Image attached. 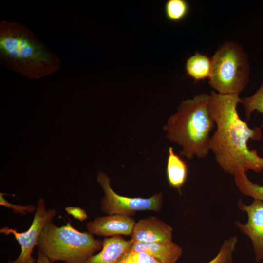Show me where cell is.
I'll return each instance as SVG.
<instances>
[{
  "mask_svg": "<svg viewBox=\"0 0 263 263\" xmlns=\"http://www.w3.org/2000/svg\"><path fill=\"white\" fill-rule=\"evenodd\" d=\"M209 110L216 130L211 136L209 149L223 171L231 175L239 168L247 172L263 170V157L247 145L249 140L260 141L261 127L250 128L239 117L237 105L242 103L239 95L221 94L212 91L209 94Z\"/></svg>",
  "mask_w": 263,
  "mask_h": 263,
  "instance_id": "cell-1",
  "label": "cell"
},
{
  "mask_svg": "<svg viewBox=\"0 0 263 263\" xmlns=\"http://www.w3.org/2000/svg\"><path fill=\"white\" fill-rule=\"evenodd\" d=\"M209 94L201 93L182 101L164 126L167 139L182 148L179 155L188 159L207 157L210 135L216 126L209 110Z\"/></svg>",
  "mask_w": 263,
  "mask_h": 263,
  "instance_id": "cell-2",
  "label": "cell"
},
{
  "mask_svg": "<svg viewBox=\"0 0 263 263\" xmlns=\"http://www.w3.org/2000/svg\"><path fill=\"white\" fill-rule=\"evenodd\" d=\"M102 246L103 241L88 232L78 231L71 222L59 227L52 220L43 228L37 246L51 263H84Z\"/></svg>",
  "mask_w": 263,
  "mask_h": 263,
  "instance_id": "cell-3",
  "label": "cell"
},
{
  "mask_svg": "<svg viewBox=\"0 0 263 263\" xmlns=\"http://www.w3.org/2000/svg\"><path fill=\"white\" fill-rule=\"evenodd\" d=\"M211 58L209 85L221 94H239L249 80L248 56L242 46L228 41L221 45Z\"/></svg>",
  "mask_w": 263,
  "mask_h": 263,
  "instance_id": "cell-4",
  "label": "cell"
},
{
  "mask_svg": "<svg viewBox=\"0 0 263 263\" xmlns=\"http://www.w3.org/2000/svg\"><path fill=\"white\" fill-rule=\"evenodd\" d=\"M97 180L104 192L100 209L105 214L131 217L137 211H158L161 207L163 200L161 193H156L148 198L123 196L113 190L110 185V179L105 173L99 172Z\"/></svg>",
  "mask_w": 263,
  "mask_h": 263,
  "instance_id": "cell-5",
  "label": "cell"
},
{
  "mask_svg": "<svg viewBox=\"0 0 263 263\" xmlns=\"http://www.w3.org/2000/svg\"><path fill=\"white\" fill-rule=\"evenodd\" d=\"M37 210L30 227L25 231L19 232L16 229L4 226L0 229V233L12 234L20 246L19 256L8 263H36L37 260L32 256L33 250L38 246L41 232L45 225L52 221L56 214L55 209H47L43 198L37 203Z\"/></svg>",
  "mask_w": 263,
  "mask_h": 263,
  "instance_id": "cell-6",
  "label": "cell"
},
{
  "mask_svg": "<svg viewBox=\"0 0 263 263\" xmlns=\"http://www.w3.org/2000/svg\"><path fill=\"white\" fill-rule=\"evenodd\" d=\"M0 49L1 54L9 59L35 64L48 63L49 54L43 46L24 35L6 32L1 35Z\"/></svg>",
  "mask_w": 263,
  "mask_h": 263,
  "instance_id": "cell-7",
  "label": "cell"
},
{
  "mask_svg": "<svg viewBox=\"0 0 263 263\" xmlns=\"http://www.w3.org/2000/svg\"><path fill=\"white\" fill-rule=\"evenodd\" d=\"M238 208L245 212L248 216L246 223L235 222L239 229L250 239L257 262L263 261V201L254 199L250 205L243 203L240 199L237 202Z\"/></svg>",
  "mask_w": 263,
  "mask_h": 263,
  "instance_id": "cell-8",
  "label": "cell"
},
{
  "mask_svg": "<svg viewBox=\"0 0 263 263\" xmlns=\"http://www.w3.org/2000/svg\"><path fill=\"white\" fill-rule=\"evenodd\" d=\"M133 243H151L172 240V228L155 217L135 222L131 234Z\"/></svg>",
  "mask_w": 263,
  "mask_h": 263,
  "instance_id": "cell-9",
  "label": "cell"
},
{
  "mask_svg": "<svg viewBox=\"0 0 263 263\" xmlns=\"http://www.w3.org/2000/svg\"><path fill=\"white\" fill-rule=\"evenodd\" d=\"M135 223L131 217L113 214L96 217L87 222L85 227L92 234L109 237L130 235Z\"/></svg>",
  "mask_w": 263,
  "mask_h": 263,
  "instance_id": "cell-10",
  "label": "cell"
},
{
  "mask_svg": "<svg viewBox=\"0 0 263 263\" xmlns=\"http://www.w3.org/2000/svg\"><path fill=\"white\" fill-rule=\"evenodd\" d=\"M131 250L147 253L161 263H176L182 248L172 240L151 243H133Z\"/></svg>",
  "mask_w": 263,
  "mask_h": 263,
  "instance_id": "cell-11",
  "label": "cell"
},
{
  "mask_svg": "<svg viewBox=\"0 0 263 263\" xmlns=\"http://www.w3.org/2000/svg\"><path fill=\"white\" fill-rule=\"evenodd\" d=\"M133 242L120 235L106 237L100 252L89 258L84 263H117L119 258L132 248Z\"/></svg>",
  "mask_w": 263,
  "mask_h": 263,
  "instance_id": "cell-12",
  "label": "cell"
},
{
  "mask_svg": "<svg viewBox=\"0 0 263 263\" xmlns=\"http://www.w3.org/2000/svg\"><path fill=\"white\" fill-rule=\"evenodd\" d=\"M167 176L170 186L180 189L185 183L188 174L186 162L176 154L171 147L168 148Z\"/></svg>",
  "mask_w": 263,
  "mask_h": 263,
  "instance_id": "cell-13",
  "label": "cell"
},
{
  "mask_svg": "<svg viewBox=\"0 0 263 263\" xmlns=\"http://www.w3.org/2000/svg\"><path fill=\"white\" fill-rule=\"evenodd\" d=\"M211 70V58L206 55L197 52L186 60V75L195 82L204 80L207 78L209 79Z\"/></svg>",
  "mask_w": 263,
  "mask_h": 263,
  "instance_id": "cell-14",
  "label": "cell"
},
{
  "mask_svg": "<svg viewBox=\"0 0 263 263\" xmlns=\"http://www.w3.org/2000/svg\"><path fill=\"white\" fill-rule=\"evenodd\" d=\"M234 180L243 194L263 201V185L251 182L243 168H239L237 170L234 175Z\"/></svg>",
  "mask_w": 263,
  "mask_h": 263,
  "instance_id": "cell-15",
  "label": "cell"
},
{
  "mask_svg": "<svg viewBox=\"0 0 263 263\" xmlns=\"http://www.w3.org/2000/svg\"><path fill=\"white\" fill-rule=\"evenodd\" d=\"M190 7L185 0H168L164 5V12L167 19L172 22L183 20L189 13Z\"/></svg>",
  "mask_w": 263,
  "mask_h": 263,
  "instance_id": "cell-16",
  "label": "cell"
},
{
  "mask_svg": "<svg viewBox=\"0 0 263 263\" xmlns=\"http://www.w3.org/2000/svg\"><path fill=\"white\" fill-rule=\"evenodd\" d=\"M241 99L247 121L250 119L251 113L254 111L263 114V82L254 94Z\"/></svg>",
  "mask_w": 263,
  "mask_h": 263,
  "instance_id": "cell-17",
  "label": "cell"
},
{
  "mask_svg": "<svg viewBox=\"0 0 263 263\" xmlns=\"http://www.w3.org/2000/svg\"><path fill=\"white\" fill-rule=\"evenodd\" d=\"M237 241L235 236L225 240L217 255L207 263H233L232 255Z\"/></svg>",
  "mask_w": 263,
  "mask_h": 263,
  "instance_id": "cell-18",
  "label": "cell"
},
{
  "mask_svg": "<svg viewBox=\"0 0 263 263\" xmlns=\"http://www.w3.org/2000/svg\"><path fill=\"white\" fill-rule=\"evenodd\" d=\"M117 263H161L149 254L133 251L125 252Z\"/></svg>",
  "mask_w": 263,
  "mask_h": 263,
  "instance_id": "cell-19",
  "label": "cell"
},
{
  "mask_svg": "<svg viewBox=\"0 0 263 263\" xmlns=\"http://www.w3.org/2000/svg\"><path fill=\"white\" fill-rule=\"evenodd\" d=\"M4 194L0 193V205L3 207L11 209L15 213H19L25 215L29 213L31 214L35 212L37 210V206L33 205H22L11 203L6 200L4 196Z\"/></svg>",
  "mask_w": 263,
  "mask_h": 263,
  "instance_id": "cell-20",
  "label": "cell"
},
{
  "mask_svg": "<svg viewBox=\"0 0 263 263\" xmlns=\"http://www.w3.org/2000/svg\"><path fill=\"white\" fill-rule=\"evenodd\" d=\"M65 210L68 214L80 221H85L88 218L85 210L78 207L68 206L65 208Z\"/></svg>",
  "mask_w": 263,
  "mask_h": 263,
  "instance_id": "cell-21",
  "label": "cell"
},
{
  "mask_svg": "<svg viewBox=\"0 0 263 263\" xmlns=\"http://www.w3.org/2000/svg\"><path fill=\"white\" fill-rule=\"evenodd\" d=\"M36 263H51L47 257L38 250V258Z\"/></svg>",
  "mask_w": 263,
  "mask_h": 263,
  "instance_id": "cell-22",
  "label": "cell"
}]
</instances>
